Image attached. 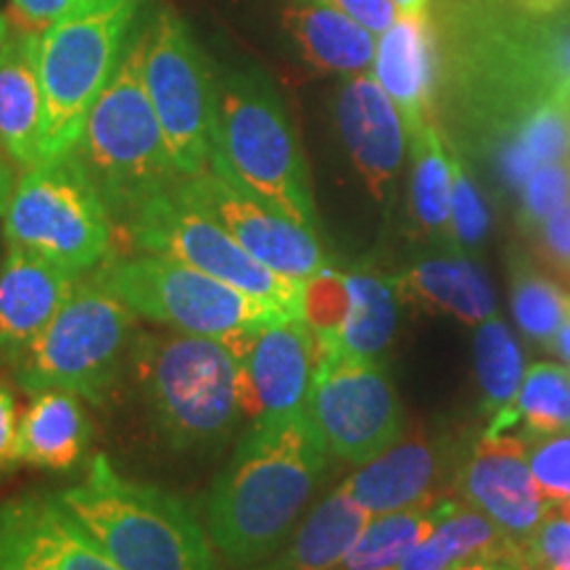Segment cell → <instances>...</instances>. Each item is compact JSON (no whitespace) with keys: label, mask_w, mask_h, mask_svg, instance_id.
I'll return each instance as SVG.
<instances>
[{"label":"cell","mask_w":570,"mask_h":570,"mask_svg":"<svg viewBox=\"0 0 570 570\" xmlns=\"http://www.w3.org/2000/svg\"><path fill=\"white\" fill-rule=\"evenodd\" d=\"M323 433L306 410L252 423L206 497V531L233 566L281 550L327 468Z\"/></svg>","instance_id":"6da1fadb"},{"label":"cell","mask_w":570,"mask_h":570,"mask_svg":"<svg viewBox=\"0 0 570 570\" xmlns=\"http://www.w3.org/2000/svg\"><path fill=\"white\" fill-rule=\"evenodd\" d=\"M56 497L122 570H217L196 512L169 491L122 479L106 454Z\"/></svg>","instance_id":"7a4b0ae2"},{"label":"cell","mask_w":570,"mask_h":570,"mask_svg":"<svg viewBox=\"0 0 570 570\" xmlns=\"http://www.w3.org/2000/svg\"><path fill=\"white\" fill-rule=\"evenodd\" d=\"M132 365L156 431L177 452L225 444L244 417L240 365L225 341L142 333Z\"/></svg>","instance_id":"3957f363"},{"label":"cell","mask_w":570,"mask_h":570,"mask_svg":"<svg viewBox=\"0 0 570 570\" xmlns=\"http://www.w3.org/2000/svg\"><path fill=\"white\" fill-rule=\"evenodd\" d=\"M209 169L317 233L315 196L296 130L281 96L256 71H235L217 82V140Z\"/></svg>","instance_id":"277c9868"},{"label":"cell","mask_w":570,"mask_h":570,"mask_svg":"<svg viewBox=\"0 0 570 570\" xmlns=\"http://www.w3.org/2000/svg\"><path fill=\"white\" fill-rule=\"evenodd\" d=\"M142 30H135L75 148L111 217L122 223L180 180L142 80Z\"/></svg>","instance_id":"5b68a950"},{"label":"cell","mask_w":570,"mask_h":570,"mask_svg":"<svg viewBox=\"0 0 570 570\" xmlns=\"http://www.w3.org/2000/svg\"><path fill=\"white\" fill-rule=\"evenodd\" d=\"M138 6L140 0H75L40 32L42 159H56L77 148L92 104L127 51Z\"/></svg>","instance_id":"8992f818"},{"label":"cell","mask_w":570,"mask_h":570,"mask_svg":"<svg viewBox=\"0 0 570 570\" xmlns=\"http://www.w3.org/2000/svg\"><path fill=\"white\" fill-rule=\"evenodd\" d=\"M92 277L135 315L225 344H235L273 320L291 317L202 269L159 254H111Z\"/></svg>","instance_id":"52a82bcc"},{"label":"cell","mask_w":570,"mask_h":570,"mask_svg":"<svg viewBox=\"0 0 570 570\" xmlns=\"http://www.w3.org/2000/svg\"><path fill=\"white\" fill-rule=\"evenodd\" d=\"M9 244L24 246L71 273L109 259L114 217L75 151L24 169L3 217Z\"/></svg>","instance_id":"ba28073f"},{"label":"cell","mask_w":570,"mask_h":570,"mask_svg":"<svg viewBox=\"0 0 570 570\" xmlns=\"http://www.w3.org/2000/svg\"><path fill=\"white\" fill-rule=\"evenodd\" d=\"M135 312L96 277L80 281L53 323L13 367L24 391L61 389L104 404L122 373Z\"/></svg>","instance_id":"9c48e42d"},{"label":"cell","mask_w":570,"mask_h":570,"mask_svg":"<svg viewBox=\"0 0 570 570\" xmlns=\"http://www.w3.org/2000/svg\"><path fill=\"white\" fill-rule=\"evenodd\" d=\"M142 80L180 177L212 167L217 82L188 24L164 6L142 30Z\"/></svg>","instance_id":"30bf717a"},{"label":"cell","mask_w":570,"mask_h":570,"mask_svg":"<svg viewBox=\"0 0 570 570\" xmlns=\"http://www.w3.org/2000/svg\"><path fill=\"white\" fill-rule=\"evenodd\" d=\"M122 233L135 252L185 262L256 302L277 306L291 317H304L306 283L269 273L223 225L180 202L175 190L148 198L125 219Z\"/></svg>","instance_id":"8fae6325"},{"label":"cell","mask_w":570,"mask_h":570,"mask_svg":"<svg viewBox=\"0 0 570 570\" xmlns=\"http://www.w3.org/2000/svg\"><path fill=\"white\" fill-rule=\"evenodd\" d=\"M306 412L331 454L352 465L386 452L404 431V410L381 360L317 356Z\"/></svg>","instance_id":"7c38bea8"},{"label":"cell","mask_w":570,"mask_h":570,"mask_svg":"<svg viewBox=\"0 0 570 570\" xmlns=\"http://www.w3.org/2000/svg\"><path fill=\"white\" fill-rule=\"evenodd\" d=\"M173 190L180 202L223 225L269 273L306 283L327 267L317 233L291 223L230 177L206 169L202 175L180 177Z\"/></svg>","instance_id":"4fadbf2b"},{"label":"cell","mask_w":570,"mask_h":570,"mask_svg":"<svg viewBox=\"0 0 570 570\" xmlns=\"http://www.w3.org/2000/svg\"><path fill=\"white\" fill-rule=\"evenodd\" d=\"M240 365V407L252 423L306 410L317 338L306 317H281L227 344Z\"/></svg>","instance_id":"5bb4252c"},{"label":"cell","mask_w":570,"mask_h":570,"mask_svg":"<svg viewBox=\"0 0 570 570\" xmlns=\"http://www.w3.org/2000/svg\"><path fill=\"white\" fill-rule=\"evenodd\" d=\"M454 487L462 502L494 520L512 544L525 550L544 518L547 499L531 475L523 439L512 433H483L479 444L462 458Z\"/></svg>","instance_id":"9a60e30c"},{"label":"cell","mask_w":570,"mask_h":570,"mask_svg":"<svg viewBox=\"0 0 570 570\" xmlns=\"http://www.w3.org/2000/svg\"><path fill=\"white\" fill-rule=\"evenodd\" d=\"M0 570H122L56 494L0 504Z\"/></svg>","instance_id":"2e32d148"},{"label":"cell","mask_w":570,"mask_h":570,"mask_svg":"<svg viewBox=\"0 0 570 570\" xmlns=\"http://www.w3.org/2000/svg\"><path fill=\"white\" fill-rule=\"evenodd\" d=\"M80 275L9 244L0 262V362L11 370L69 302Z\"/></svg>","instance_id":"e0dca14e"},{"label":"cell","mask_w":570,"mask_h":570,"mask_svg":"<svg viewBox=\"0 0 570 570\" xmlns=\"http://www.w3.org/2000/svg\"><path fill=\"white\" fill-rule=\"evenodd\" d=\"M336 122L356 173L375 202L389 196L404 159V119L375 77H352L338 92Z\"/></svg>","instance_id":"ac0fdd59"},{"label":"cell","mask_w":570,"mask_h":570,"mask_svg":"<svg viewBox=\"0 0 570 570\" xmlns=\"http://www.w3.org/2000/svg\"><path fill=\"white\" fill-rule=\"evenodd\" d=\"M375 80L402 114L407 138L417 135L433 117L436 96V32L423 13H402L375 48Z\"/></svg>","instance_id":"d6986e66"},{"label":"cell","mask_w":570,"mask_h":570,"mask_svg":"<svg viewBox=\"0 0 570 570\" xmlns=\"http://www.w3.org/2000/svg\"><path fill=\"white\" fill-rule=\"evenodd\" d=\"M40 32L13 30L0 42V142L21 169L40 156Z\"/></svg>","instance_id":"ffe728a7"},{"label":"cell","mask_w":570,"mask_h":570,"mask_svg":"<svg viewBox=\"0 0 570 570\" xmlns=\"http://www.w3.org/2000/svg\"><path fill=\"white\" fill-rule=\"evenodd\" d=\"M439 454L423 436L399 439L344 481V489L370 515L407 510L433 499Z\"/></svg>","instance_id":"44dd1931"},{"label":"cell","mask_w":570,"mask_h":570,"mask_svg":"<svg viewBox=\"0 0 570 570\" xmlns=\"http://www.w3.org/2000/svg\"><path fill=\"white\" fill-rule=\"evenodd\" d=\"M283 24L306 63L320 71L362 75L375 56L373 32L331 0H285Z\"/></svg>","instance_id":"7402d4cb"},{"label":"cell","mask_w":570,"mask_h":570,"mask_svg":"<svg viewBox=\"0 0 570 570\" xmlns=\"http://www.w3.org/2000/svg\"><path fill=\"white\" fill-rule=\"evenodd\" d=\"M90 433V420L80 396L61 389L38 391L19 420V465L69 473L82 460Z\"/></svg>","instance_id":"603a6c76"},{"label":"cell","mask_w":570,"mask_h":570,"mask_svg":"<svg viewBox=\"0 0 570 570\" xmlns=\"http://www.w3.org/2000/svg\"><path fill=\"white\" fill-rule=\"evenodd\" d=\"M370 518L341 483L291 533L288 547L259 562L256 570H338Z\"/></svg>","instance_id":"cb8c5ba5"},{"label":"cell","mask_w":570,"mask_h":570,"mask_svg":"<svg viewBox=\"0 0 570 570\" xmlns=\"http://www.w3.org/2000/svg\"><path fill=\"white\" fill-rule=\"evenodd\" d=\"M346 306L338 325L317 338V356L381 360L396 331L399 294L394 281L375 275H344Z\"/></svg>","instance_id":"d4e9b609"},{"label":"cell","mask_w":570,"mask_h":570,"mask_svg":"<svg viewBox=\"0 0 570 570\" xmlns=\"http://www.w3.org/2000/svg\"><path fill=\"white\" fill-rule=\"evenodd\" d=\"M399 298L433 312L462 320L468 325H481L497 315L494 291L473 262L462 259H428L394 277Z\"/></svg>","instance_id":"484cf974"},{"label":"cell","mask_w":570,"mask_h":570,"mask_svg":"<svg viewBox=\"0 0 570 570\" xmlns=\"http://www.w3.org/2000/svg\"><path fill=\"white\" fill-rule=\"evenodd\" d=\"M515 550L520 547L512 544L483 512L465 502H446L433 531L394 570H454L470 560Z\"/></svg>","instance_id":"4316f807"},{"label":"cell","mask_w":570,"mask_h":570,"mask_svg":"<svg viewBox=\"0 0 570 570\" xmlns=\"http://www.w3.org/2000/svg\"><path fill=\"white\" fill-rule=\"evenodd\" d=\"M562 161H570V98L539 104L510 138L499 142V167L518 190L539 167Z\"/></svg>","instance_id":"83f0119b"},{"label":"cell","mask_w":570,"mask_h":570,"mask_svg":"<svg viewBox=\"0 0 570 570\" xmlns=\"http://www.w3.org/2000/svg\"><path fill=\"white\" fill-rule=\"evenodd\" d=\"M525 428V436H554L570 433V370L550 362H537L508 410L491 417L489 436L508 433L510 428Z\"/></svg>","instance_id":"f1b7e54d"},{"label":"cell","mask_w":570,"mask_h":570,"mask_svg":"<svg viewBox=\"0 0 570 570\" xmlns=\"http://www.w3.org/2000/svg\"><path fill=\"white\" fill-rule=\"evenodd\" d=\"M412 190L410 209L420 233L436 235L452 246V156L446 154L436 122L410 138Z\"/></svg>","instance_id":"f546056e"},{"label":"cell","mask_w":570,"mask_h":570,"mask_svg":"<svg viewBox=\"0 0 570 570\" xmlns=\"http://www.w3.org/2000/svg\"><path fill=\"white\" fill-rule=\"evenodd\" d=\"M446 499H428L415 508L373 515L338 570H394L433 531Z\"/></svg>","instance_id":"4dcf8cb0"},{"label":"cell","mask_w":570,"mask_h":570,"mask_svg":"<svg viewBox=\"0 0 570 570\" xmlns=\"http://www.w3.org/2000/svg\"><path fill=\"white\" fill-rule=\"evenodd\" d=\"M475 375L483 394V412L497 417L508 410L523 383V360L510 331L497 315L483 320L475 331Z\"/></svg>","instance_id":"1f68e13d"},{"label":"cell","mask_w":570,"mask_h":570,"mask_svg":"<svg viewBox=\"0 0 570 570\" xmlns=\"http://www.w3.org/2000/svg\"><path fill=\"white\" fill-rule=\"evenodd\" d=\"M512 312H515L518 325L533 341L550 346L566 320L568 296L560 294L550 281L531 273L529 267L515 265L512 269Z\"/></svg>","instance_id":"d6a6232c"},{"label":"cell","mask_w":570,"mask_h":570,"mask_svg":"<svg viewBox=\"0 0 570 570\" xmlns=\"http://www.w3.org/2000/svg\"><path fill=\"white\" fill-rule=\"evenodd\" d=\"M523 554L533 570H570V499L547 502Z\"/></svg>","instance_id":"836d02e7"},{"label":"cell","mask_w":570,"mask_h":570,"mask_svg":"<svg viewBox=\"0 0 570 570\" xmlns=\"http://www.w3.org/2000/svg\"><path fill=\"white\" fill-rule=\"evenodd\" d=\"M533 481L547 502L570 499V433L537 436L525 446Z\"/></svg>","instance_id":"e575fe53"},{"label":"cell","mask_w":570,"mask_h":570,"mask_svg":"<svg viewBox=\"0 0 570 570\" xmlns=\"http://www.w3.org/2000/svg\"><path fill=\"white\" fill-rule=\"evenodd\" d=\"M489 230V214L475 190L473 180L462 167L458 156H452V248H475Z\"/></svg>","instance_id":"d590c367"},{"label":"cell","mask_w":570,"mask_h":570,"mask_svg":"<svg viewBox=\"0 0 570 570\" xmlns=\"http://www.w3.org/2000/svg\"><path fill=\"white\" fill-rule=\"evenodd\" d=\"M541 71L552 98H570V11L541 19Z\"/></svg>","instance_id":"8d00e7d4"},{"label":"cell","mask_w":570,"mask_h":570,"mask_svg":"<svg viewBox=\"0 0 570 570\" xmlns=\"http://www.w3.org/2000/svg\"><path fill=\"white\" fill-rule=\"evenodd\" d=\"M570 202V161L539 167L523 185V217L529 225H541L560 206Z\"/></svg>","instance_id":"74e56055"},{"label":"cell","mask_w":570,"mask_h":570,"mask_svg":"<svg viewBox=\"0 0 570 570\" xmlns=\"http://www.w3.org/2000/svg\"><path fill=\"white\" fill-rule=\"evenodd\" d=\"M539 240L550 265L570 281V202L539 225Z\"/></svg>","instance_id":"f35d334b"},{"label":"cell","mask_w":570,"mask_h":570,"mask_svg":"<svg viewBox=\"0 0 570 570\" xmlns=\"http://www.w3.org/2000/svg\"><path fill=\"white\" fill-rule=\"evenodd\" d=\"M75 0H9V17L13 30L46 32Z\"/></svg>","instance_id":"ab89813d"},{"label":"cell","mask_w":570,"mask_h":570,"mask_svg":"<svg viewBox=\"0 0 570 570\" xmlns=\"http://www.w3.org/2000/svg\"><path fill=\"white\" fill-rule=\"evenodd\" d=\"M19 407L11 383L0 375V473H9L19 465L17 441H19Z\"/></svg>","instance_id":"60d3db41"},{"label":"cell","mask_w":570,"mask_h":570,"mask_svg":"<svg viewBox=\"0 0 570 570\" xmlns=\"http://www.w3.org/2000/svg\"><path fill=\"white\" fill-rule=\"evenodd\" d=\"M346 17L362 24L373 35H383L396 21L394 0H331Z\"/></svg>","instance_id":"b9f144b4"},{"label":"cell","mask_w":570,"mask_h":570,"mask_svg":"<svg viewBox=\"0 0 570 570\" xmlns=\"http://www.w3.org/2000/svg\"><path fill=\"white\" fill-rule=\"evenodd\" d=\"M454 570H533V566L525 560L523 552L515 550L508 554H497V558L470 560L465 566H458Z\"/></svg>","instance_id":"7bdbcfd3"},{"label":"cell","mask_w":570,"mask_h":570,"mask_svg":"<svg viewBox=\"0 0 570 570\" xmlns=\"http://www.w3.org/2000/svg\"><path fill=\"white\" fill-rule=\"evenodd\" d=\"M17 183V161L11 159V154L0 142V217H6V212H9Z\"/></svg>","instance_id":"ee69618b"},{"label":"cell","mask_w":570,"mask_h":570,"mask_svg":"<svg viewBox=\"0 0 570 570\" xmlns=\"http://www.w3.org/2000/svg\"><path fill=\"white\" fill-rule=\"evenodd\" d=\"M550 348H554L562 360L570 365V296H568V312H566V320H562L560 331L554 333V338L550 341Z\"/></svg>","instance_id":"f6af8a7d"},{"label":"cell","mask_w":570,"mask_h":570,"mask_svg":"<svg viewBox=\"0 0 570 570\" xmlns=\"http://www.w3.org/2000/svg\"><path fill=\"white\" fill-rule=\"evenodd\" d=\"M399 13H423L428 11V0H394Z\"/></svg>","instance_id":"bcb514c9"},{"label":"cell","mask_w":570,"mask_h":570,"mask_svg":"<svg viewBox=\"0 0 570 570\" xmlns=\"http://www.w3.org/2000/svg\"><path fill=\"white\" fill-rule=\"evenodd\" d=\"M9 32H11V21H9V17H6V13H0V42L9 38Z\"/></svg>","instance_id":"7dc6e473"}]
</instances>
